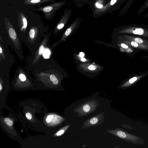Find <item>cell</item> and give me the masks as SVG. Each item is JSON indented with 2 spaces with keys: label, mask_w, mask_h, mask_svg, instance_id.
Returning a JSON list of instances; mask_svg holds the SVG:
<instances>
[{
  "label": "cell",
  "mask_w": 148,
  "mask_h": 148,
  "mask_svg": "<svg viewBox=\"0 0 148 148\" xmlns=\"http://www.w3.org/2000/svg\"><path fill=\"white\" fill-rule=\"evenodd\" d=\"M65 3V1H62L38 8L31 7L30 9L33 11L42 12L45 18L50 20L53 18L56 12L62 8Z\"/></svg>",
  "instance_id": "cell-1"
},
{
  "label": "cell",
  "mask_w": 148,
  "mask_h": 148,
  "mask_svg": "<svg viewBox=\"0 0 148 148\" xmlns=\"http://www.w3.org/2000/svg\"><path fill=\"white\" fill-rule=\"evenodd\" d=\"M99 105L97 101L92 99L79 105L75 109L74 112L77 113L78 116H86L95 111Z\"/></svg>",
  "instance_id": "cell-2"
},
{
  "label": "cell",
  "mask_w": 148,
  "mask_h": 148,
  "mask_svg": "<svg viewBox=\"0 0 148 148\" xmlns=\"http://www.w3.org/2000/svg\"><path fill=\"white\" fill-rule=\"evenodd\" d=\"M126 0H111L103 7L93 11V17L96 18L111 12L119 9Z\"/></svg>",
  "instance_id": "cell-3"
},
{
  "label": "cell",
  "mask_w": 148,
  "mask_h": 148,
  "mask_svg": "<svg viewBox=\"0 0 148 148\" xmlns=\"http://www.w3.org/2000/svg\"><path fill=\"white\" fill-rule=\"evenodd\" d=\"M104 112H102L86 120L83 123L82 129H86L98 125L104 121Z\"/></svg>",
  "instance_id": "cell-4"
},
{
  "label": "cell",
  "mask_w": 148,
  "mask_h": 148,
  "mask_svg": "<svg viewBox=\"0 0 148 148\" xmlns=\"http://www.w3.org/2000/svg\"><path fill=\"white\" fill-rule=\"evenodd\" d=\"M120 32L142 35L148 33V30L136 25H130L123 28Z\"/></svg>",
  "instance_id": "cell-5"
},
{
  "label": "cell",
  "mask_w": 148,
  "mask_h": 148,
  "mask_svg": "<svg viewBox=\"0 0 148 148\" xmlns=\"http://www.w3.org/2000/svg\"><path fill=\"white\" fill-rule=\"evenodd\" d=\"M72 12V10L71 9L67 8L65 9L60 21L56 26L57 29L60 30L63 28L71 16Z\"/></svg>",
  "instance_id": "cell-6"
},
{
  "label": "cell",
  "mask_w": 148,
  "mask_h": 148,
  "mask_svg": "<svg viewBox=\"0 0 148 148\" xmlns=\"http://www.w3.org/2000/svg\"><path fill=\"white\" fill-rule=\"evenodd\" d=\"M57 0H25L24 4L27 6H36L48 3H54Z\"/></svg>",
  "instance_id": "cell-7"
},
{
  "label": "cell",
  "mask_w": 148,
  "mask_h": 148,
  "mask_svg": "<svg viewBox=\"0 0 148 148\" xmlns=\"http://www.w3.org/2000/svg\"><path fill=\"white\" fill-rule=\"evenodd\" d=\"M109 0H92L90 3L91 8L93 11L101 9L108 4Z\"/></svg>",
  "instance_id": "cell-8"
},
{
  "label": "cell",
  "mask_w": 148,
  "mask_h": 148,
  "mask_svg": "<svg viewBox=\"0 0 148 148\" xmlns=\"http://www.w3.org/2000/svg\"><path fill=\"white\" fill-rule=\"evenodd\" d=\"M18 23L21 28V30L25 29L27 25V18L25 14L23 12H19L18 13Z\"/></svg>",
  "instance_id": "cell-9"
},
{
  "label": "cell",
  "mask_w": 148,
  "mask_h": 148,
  "mask_svg": "<svg viewBox=\"0 0 148 148\" xmlns=\"http://www.w3.org/2000/svg\"><path fill=\"white\" fill-rule=\"evenodd\" d=\"M70 126V124H68L58 131L56 134L58 136H60L63 134L65 131L67 130Z\"/></svg>",
  "instance_id": "cell-10"
},
{
  "label": "cell",
  "mask_w": 148,
  "mask_h": 148,
  "mask_svg": "<svg viewBox=\"0 0 148 148\" xmlns=\"http://www.w3.org/2000/svg\"><path fill=\"white\" fill-rule=\"evenodd\" d=\"M147 8H148V0H146L139 9L138 11V14H140L143 12ZM147 14L148 15V13Z\"/></svg>",
  "instance_id": "cell-11"
},
{
  "label": "cell",
  "mask_w": 148,
  "mask_h": 148,
  "mask_svg": "<svg viewBox=\"0 0 148 148\" xmlns=\"http://www.w3.org/2000/svg\"><path fill=\"white\" fill-rule=\"evenodd\" d=\"M75 5L78 7H81L83 6L85 0H73Z\"/></svg>",
  "instance_id": "cell-12"
},
{
  "label": "cell",
  "mask_w": 148,
  "mask_h": 148,
  "mask_svg": "<svg viewBox=\"0 0 148 148\" xmlns=\"http://www.w3.org/2000/svg\"><path fill=\"white\" fill-rule=\"evenodd\" d=\"M131 45L132 46L135 48L139 47H143V45H141V44L138 43L134 41H132L130 43Z\"/></svg>",
  "instance_id": "cell-13"
},
{
  "label": "cell",
  "mask_w": 148,
  "mask_h": 148,
  "mask_svg": "<svg viewBox=\"0 0 148 148\" xmlns=\"http://www.w3.org/2000/svg\"><path fill=\"white\" fill-rule=\"evenodd\" d=\"M50 79L53 83L55 84H57L58 83V81L56 77L53 75H51L50 76Z\"/></svg>",
  "instance_id": "cell-14"
},
{
  "label": "cell",
  "mask_w": 148,
  "mask_h": 148,
  "mask_svg": "<svg viewBox=\"0 0 148 148\" xmlns=\"http://www.w3.org/2000/svg\"><path fill=\"white\" fill-rule=\"evenodd\" d=\"M35 29L34 28H31L29 31V37L31 39H33L35 36Z\"/></svg>",
  "instance_id": "cell-15"
},
{
  "label": "cell",
  "mask_w": 148,
  "mask_h": 148,
  "mask_svg": "<svg viewBox=\"0 0 148 148\" xmlns=\"http://www.w3.org/2000/svg\"><path fill=\"white\" fill-rule=\"evenodd\" d=\"M4 122L8 125L12 126L13 125V121L8 118H5L4 120Z\"/></svg>",
  "instance_id": "cell-16"
},
{
  "label": "cell",
  "mask_w": 148,
  "mask_h": 148,
  "mask_svg": "<svg viewBox=\"0 0 148 148\" xmlns=\"http://www.w3.org/2000/svg\"><path fill=\"white\" fill-rule=\"evenodd\" d=\"M50 52L49 50L46 49L43 54V56L45 58H48L49 57Z\"/></svg>",
  "instance_id": "cell-17"
},
{
  "label": "cell",
  "mask_w": 148,
  "mask_h": 148,
  "mask_svg": "<svg viewBox=\"0 0 148 148\" xmlns=\"http://www.w3.org/2000/svg\"><path fill=\"white\" fill-rule=\"evenodd\" d=\"M134 41L138 43L141 44L143 43V40L142 39L137 37L135 38L134 39Z\"/></svg>",
  "instance_id": "cell-18"
},
{
  "label": "cell",
  "mask_w": 148,
  "mask_h": 148,
  "mask_svg": "<svg viewBox=\"0 0 148 148\" xmlns=\"http://www.w3.org/2000/svg\"><path fill=\"white\" fill-rule=\"evenodd\" d=\"M44 50V47L43 45H41L39 49L38 53L39 55H41L43 52Z\"/></svg>",
  "instance_id": "cell-19"
},
{
  "label": "cell",
  "mask_w": 148,
  "mask_h": 148,
  "mask_svg": "<svg viewBox=\"0 0 148 148\" xmlns=\"http://www.w3.org/2000/svg\"><path fill=\"white\" fill-rule=\"evenodd\" d=\"M53 117V115H49L48 116L46 119V121L47 123L50 122Z\"/></svg>",
  "instance_id": "cell-20"
},
{
  "label": "cell",
  "mask_w": 148,
  "mask_h": 148,
  "mask_svg": "<svg viewBox=\"0 0 148 148\" xmlns=\"http://www.w3.org/2000/svg\"><path fill=\"white\" fill-rule=\"evenodd\" d=\"M19 78L22 81H24L26 79L25 76L23 74H21L19 75Z\"/></svg>",
  "instance_id": "cell-21"
},
{
  "label": "cell",
  "mask_w": 148,
  "mask_h": 148,
  "mask_svg": "<svg viewBox=\"0 0 148 148\" xmlns=\"http://www.w3.org/2000/svg\"><path fill=\"white\" fill-rule=\"evenodd\" d=\"M137 79L136 77H133L129 80V82L130 83H132L136 81Z\"/></svg>",
  "instance_id": "cell-22"
},
{
  "label": "cell",
  "mask_w": 148,
  "mask_h": 148,
  "mask_svg": "<svg viewBox=\"0 0 148 148\" xmlns=\"http://www.w3.org/2000/svg\"><path fill=\"white\" fill-rule=\"evenodd\" d=\"M88 69L90 70H95L96 69V67L95 66L93 65H89L88 67Z\"/></svg>",
  "instance_id": "cell-23"
},
{
  "label": "cell",
  "mask_w": 148,
  "mask_h": 148,
  "mask_svg": "<svg viewBox=\"0 0 148 148\" xmlns=\"http://www.w3.org/2000/svg\"><path fill=\"white\" fill-rule=\"evenodd\" d=\"M26 116L27 119L30 120L32 118V115L29 113H27L26 114Z\"/></svg>",
  "instance_id": "cell-24"
},
{
  "label": "cell",
  "mask_w": 148,
  "mask_h": 148,
  "mask_svg": "<svg viewBox=\"0 0 148 148\" xmlns=\"http://www.w3.org/2000/svg\"><path fill=\"white\" fill-rule=\"evenodd\" d=\"M121 46L123 48L125 49H127L128 48V46L127 45L123 43H122L121 44Z\"/></svg>",
  "instance_id": "cell-25"
},
{
  "label": "cell",
  "mask_w": 148,
  "mask_h": 148,
  "mask_svg": "<svg viewBox=\"0 0 148 148\" xmlns=\"http://www.w3.org/2000/svg\"><path fill=\"white\" fill-rule=\"evenodd\" d=\"M79 55L81 57H83L84 56V54L82 52H81L79 53Z\"/></svg>",
  "instance_id": "cell-26"
},
{
  "label": "cell",
  "mask_w": 148,
  "mask_h": 148,
  "mask_svg": "<svg viewBox=\"0 0 148 148\" xmlns=\"http://www.w3.org/2000/svg\"><path fill=\"white\" fill-rule=\"evenodd\" d=\"M81 60L82 62H85L86 61V59L84 58H82L81 59Z\"/></svg>",
  "instance_id": "cell-27"
},
{
  "label": "cell",
  "mask_w": 148,
  "mask_h": 148,
  "mask_svg": "<svg viewBox=\"0 0 148 148\" xmlns=\"http://www.w3.org/2000/svg\"><path fill=\"white\" fill-rule=\"evenodd\" d=\"M2 50L1 48L0 47V53H2Z\"/></svg>",
  "instance_id": "cell-28"
},
{
  "label": "cell",
  "mask_w": 148,
  "mask_h": 148,
  "mask_svg": "<svg viewBox=\"0 0 148 148\" xmlns=\"http://www.w3.org/2000/svg\"><path fill=\"white\" fill-rule=\"evenodd\" d=\"M2 89V87L1 84H0V90L1 91Z\"/></svg>",
  "instance_id": "cell-29"
},
{
  "label": "cell",
  "mask_w": 148,
  "mask_h": 148,
  "mask_svg": "<svg viewBox=\"0 0 148 148\" xmlns=\"http://www.w3.org/2000/svg\"><path fill=\"white\" fill-rule=\"evenodd\" d=\"M88 0H85L84 4V3H86V2H87Z\"/></svg>",
  "instance_id": "cell-30"
}]
</instances>
